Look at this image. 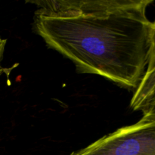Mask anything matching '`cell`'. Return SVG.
Returning a JSON list of instances; mask_svg holds the SVG:
<instances>
[{
    "mask_svg": "<svg viewBox=\"0 0 155 155\" xmlns=\"http://www.w3.org/2000/svg\"><path fill=\"white\" fill-rule=\"evenodd\" d=\"M154 0L27 1L37 6L33 29L79 74H95L135 89L148 64Z\"/></svg>",
    "mask_w": 155,
    "mask_h": 155,
    "instance_id": "obj_1",
    "label": "cell"
},
{
    "mask_svg": "<svg viewBox=\"0 0 155 155\" xmlns=\"http://www.w3.org/2000/svg\"><path fill=\"white\" fill-rule=\"evenodd\" d=\"M69 155H155V120L142 117Z\"/></svg>",
    "mask_w": 155,
    "mask_h": 155,
    "instance_id": "obj_2",
    "label": "cell"
},
{
    "mask_svg": "<svg viewBox=\"0 0 155 155\" xmlns=\"http://www.w3.org/2000/svg\"><path fill=\"white\" fill-rule=\"evenodd\" d=\"M155 86V21L152 22L150 35V48L146 71L140 83L135 90L130 101V107L138 111L142 103Z\"/></svg>",
    "mask_w": 155,
    "mask_h": 155,
    "instance_id": "obj_3",
    "label": "cell"
},
{
    "mask_svg": "<svg viewBox=\"0 0 155 155\" xmlns=\"http://www.w3.org/2000/svg\"><path fill=\"white\" fill-rule=\"evenodd\" d=\"M138 111L142 112L143 118L155 120V86L138 109Z\"/></svg>",
    "mask_w": 155,
    "mask_h": 155,
    "instance_id": "obj_4",
    "label": "cell"
},
{
    "mask_svg": "<svg viewBox=\"0 0 155 155\" xmlns=\"http://www.w3.org/2000/svg\"><path fill=\"white\" fill-rule=\"evenodd\" d=\"M6 40L0 38V64H1L2 59L3 58V54H4Z\"/></svg>",
    "mask_w": 155,
    "mask_h": 155,
    "instance_id": "obj_5",
    "label": "cell"
},
{
    "mask_svg": "<svg viewBox=\"0 0 155 155\" xmlns=\"http://www.w3.org/2000/svg\"><path fill=\"white\" fill-rule=\"evenodd\" d=\"M3 72V69L2 68V66H1V64H0V75H1L2 74Z\"/></svg>",
    "mask_w": 155,
    "mask_h": 155,
    "instance_id": "obj_6",
    "label": "cell"
},
{
    "mask_svg": "<svg viewBox=\"0 0 155 155\" xmlns=\"http://www.w3.org/2000/svg\"><path fill=\"white\" fill-rule=\"evenodd\" d=\"M0 38H1V37H0Z\"/></svg>",
    "mask_w": 155,
    "mask_h": 155,
    "instance_id": "obj_7",
    "label": "cell"
}]
</instances>
